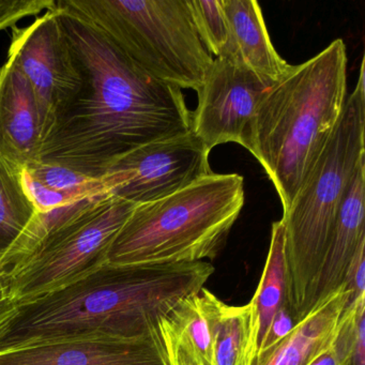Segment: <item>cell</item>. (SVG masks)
Here are the masks:
<instances>
[{
	"mask_svg": "<svg viewBox=\"0 0 365 365\" xmlns=\"http://www.w3.org/2000/svg\"><path fill=\"white\" fill-rule=\"evenodd\" d=\"M365 160L339 205L334 227L316 282L312 311L339 292L361 243L365 241Z\"/></svg>",
	"mask_w": 365,
	"mask_h": 365,
	"instance_id": "4fadbf2b",
	"label": "cell"
},
{
	"mask_svg": "<svg viewBox=\"0 0 365 365\" xmlns=\"http://www.w3.org/2000/svg\"><path fill=\"white\" fill-rule=\"evenodd\" d=\"M56 7L106 36L155 80L197 93L210 71L213 57L187 0H58Z\"/></svg>",
	"mask_w": 365,
	"mask_h": 365,
	"instance_id": "8992f818",
	"label": "cell"
},
{
	"mask_svg": "<svg viewBox=\"0 0 365 365\" xmlns=\"http://www.w3.org/2000/svg\"><path fill=\"white\" fill-rule=\"evenodd\" d=\"M245 200L242 176L211 173L168 197L138 205L115 237L108 262L181 264L213 259Z\"/></svg>",
	"mask_w": 365,
	"mask_h": 365,
	"instance_id": "5b68a950",
	"label": "cell"
},
{
	"mask_svg": "<svg viewBox=\"0 0 365 365\" xmlns=\"http://www.w3.org/2000/svg\"><path fill=\"white\" fill-rule=\"evenodd\" d=\"M7 61L25 76L35 93L44 140L59 110L74 97L81 85L56 6L29 26L14 27Z\"/></svg>",
	"mask_w": 365,
	"mask_h": 365,
	"instance_id": "9c48e42d",
	"label": "cell"
},
{
	"mask_svg": "<svg viewBox=\"0 0 365 365\" xmlns=\"http://www.w3.org/2000/svg\"><path fill=\"white\" fill-rule=\"evenodd\" d=\"M55 0H0V31L14 27L19 21L54 9Z\"/></svg>",
	"mask_w": 365,
	"mask_h": 365,
	"instance_id": "cb8c5ba5",
	"label": "cell"
},
{
	"mask_svg": "<svg viewBox=\"0 0 365 365\" xmlns=\"http://www.w3.org/2000/svg\"><path fill=\"white\" fill-rule=\"evenodd\" d=\"M347 302L343 288L298 322L250 365H309L332 346Z\"/></svg>",
	"mask_w": 365,
	"mask_h": 365,
	"instance_id": "9a60e30c",
	"label": "cell"
},
{
	"mask_svg": "<svg viewBox=\"0 0 365 365\" xmlns=\"http://www.w3.org/2000/svg\"><path fill=\"white\" fill-rule=\"evenodd\" d=\"M228 25V40L219 57L255 73L277 81L292 70L269 37L259 4L255 0H222Z\"/></svg>",
	"mask_w": 365,
	"mask_h": 365,
	"instance_id": "5bb4252c",
	"label": "cell"
},
{
	"mask_svg": "<svg viewBox=\"0 0 365 365\" xmlns=\"http://www.w3.org/2000/svg\"><path fill=\"white\" fill-rule=\"evenodd\" d=\"M364 61L354 91L341 116L282 222L289 303L300 322L312 312L316 282L322 269L348 185L365 160Z\"/></svg>",
	"mask_w": 365,
	"mask_h": 365,
	"instance_id": "277c9868",
	"label": "cell"
},
{
	"mask_svg": "<svg viewBox=\"0 0 365 365\" xmlns=\"http://www.w3.org/2000/svg\"><path fill=\"white\" fill-rule=\"evenodd\" d=\"M21 172L0 160V259L37 213L23 190Z\"/></svg>",
	"mask_w": 365,
	"mask_h": 365,
	"instance_id": "d6986e66",
	"label": "cell"
},
{
	"mask_svg": "<svg viewBox=\"0 0 365 365\" xmlns=\"http://www.w3.org/2000/svg\"><path fill=\"white\" fill-rule=\"evenodd\" d=\"M21 182L27 197L35 207L36 211L39 213L48 212L76 200H84L50 189L35 177L31 176L25 168L21 172Z\"/></svg>",
	"mask_w": 365,
	"mask_h": 365,
	"instance_id": "603a6c76",
	"label": "cell"
},
{
	"mask_svg": "<svg viewBox=\"0 0 365 365\" xmlns=\"http://www.w3.org/2000/svg\"><path fill=\"white\" fill-rule=\"evenodd\" d=\"M298 322L292 307L288 303L284 304L273 318L258 354L279 343L296 327Z\"/></svg>",
	"mask_w": 365,
	"mask_h": 365,
	"instance_id": "484cf974",
	"label": "cell"
},
{
	"mask_svg": "<svg viewBox=\"0 0 365 365\" xmlns=\"http://www.w3.org/2000/svg\"><path fill=\"white\" fill-rule=\"evenodd\" d=\"M43 125L35 93L11 63L0 68V160L23 170L41 161Z\"/></svg>",
	"mask_w": 365,
	"mask_h": 365,
	"instance_id": "7c38bea8",
	"label": "cell"
},
{
	"mask_svg": "<svg viewBox=\"0 0 365 365\" xmlns=\"http://www.w3.org/2000/svg\"><path fill=\"white\" fill-rule=\"evenodd\" d=\"M16 305L10 297L8 271L0 268V326L10 317Z\"/></svg>",
	"mask_w": 365,
	"mask_h": 365,
	"instance_id": "4316f807",
	"label": "cell"
},
{
	"mask_svg": "<svg viewBox=\"0 0 365 365\" xmlns=\"http://www.w3.org/2000/svg\"><path fill=\"white\" fill-rule=\"evenodd\" d=\"M275 83L243 66L215 57L197 91L191 131L209 153L225 143H237L247 149L256 108Z\"/></svg>",
	"mask_w": 365,
	"mask_h": 365,
	"instance_id": "30bf717a",
	"label": "cell"
},
{
	"mask_svg": "<svg viewBox=\"0 0 365 365\" xmlns=\"http://www.w3.org/2000/svg\"><path fill=\"white\" fill-rule=\"evenodd\" d=\"M332 348L337 365H365V298L344 309Z\"/></svg>",
	"mask_w": 365,
	"mask_h": 365,
	"instance_id": "44dd1931",
	"label": "cell"
},
{
	"mask_svg": "<svg viewBox=\"0 0 365 365\" xmlns=\"http://www.w3.org/2000/svg\"><path fill=\"white\" fill-rule=\"evenodd\" d=\"M198 297L208 327L211 365H245L251 319L250 304H226L205 288Z\"/></svg>",
	"mask_w": 365,
	"mask_h": 365,
	"instance_id": "ac0fdd59",
	"label": "cell"
},
{
	"mask_svg": "<svg viewBox=\"0 0 365 365\" xmlns=\"http://www.w3.org/2000/svg\"><path fill=\"white\" fill-rule=\"evenodd\" d=\"M135 205L116 196L98 198L8 271L16 304L61 289L108 262L115 237Z\"/></svg>",
	"mask_w": 365,
	"mask_h": 365,
	"instance_id": "52a82bcc",
	"label": "cell"
},
{
	"mask_svg": "<svg viewBox=\"0 0 365 365\" xmlns=\"http://www.w3.org/2000/svg\"><path fill=\"white\" fill-rule=\"evenodd\" d=\"M25 170L50 189L74 197H93L110 194L103 179L87 176L67 166L40 161Z\"/></svg>",
	"mask_w": 365,
	"mask_h": 365,
	"instance_id": "ffe728a7",
	"label": "cell"
},
{
	"mask_svg": "<svg viewBox=\"0 0 365 365\" xmlns=\"http://www.w3.org/2000/svg\"><path fill=\"white\" fill-rule=\"evenodd\" d=\"M209 153L191 131L134 149L113 163L101 178L110 195L135 206L148 204L211 174Z\"/></svg>",
	"mask_w": 365,
	"mask_h": 365,
	"instance_id": "ba28073f",
	"label": "cell"
},
{
	"mask_svg": "<svg viewBox=\"0 0 365 365\" xmlns=\"http://www.w3.org/2000/svg\"><path fill=\"white\" fill-rule=\"evenodd\" d=\"M347 51L336 39L292 70L260 100L247 150L258 160L288 210L347 99Z\"/></svg>",
	"mask_w": 365,
	"mask_h": 365,
	"instance_id": "3957f363",
	"label": "cell"
},
{
	"mask_svg": "<svg viewBox=\"0 0 365 365\" xmlns=\"http://www.w3.org/2000/svg\"><path fill=\"white\" fill-rule=\"evenodd\" d=\"M309 365H337L336 356L333 351L332 346Z\"/></svg>",
	"mask_w": 365,
	"mask_h": 365,
	"instance_id": "83f0119b",
	"label": "cell"
},
{
	"mask_svg": "<svg viewBox=\"0 0 365 365\" xmlns=\"http://www.w3.org/2000/svg\"><path fill=\"white\" fill-rule=\"evenodd\" d=\"M286 303L290 305L289 284L285 257V228L279 220L272 224L266 264L257 290L249 303L251 319L245 365L255 360L273 318Z\"/></svg>",
	"mask_w": 365,
	"mask_h": 365,
	"instance_id": "2e32d148",
	"label": "cell"
},
{
	"mask_svg": "<svg viewBox=\"0 0 365 365\" xmlns=\"http://www.w3.org/2000/svg\"><path fill=\"white\" fill-rule=\"evenodd\" d=\"M194 27L209 54L219 57L228 40V25L222 0H187Z\"/></svg>",
	"mask_w": 365,
	"mask_h": 365,
	"instance_id": "7402d4cb",
	"label": "cell"
},
{
	"mask_svg": "<svg viewBox=\"0 0 365 365\" xmlns=\"http://www.w3.org/2000/svg\"><path fill=\"white\" fill-rule=\"evenodd\" d=\"M365 241L361 243L350 264L344 281V292L347 294V302L345 309L352 307L358 303L362 298H365Z\"/></svg>",
	"mask_w": 365,
	"mask_h": 365,
	"instance_id": "d4e9b609",
	"label": "cell"
},
{
	"mask_svg": "<svg viewBox=\"0 0 365 365\" xmlns=\"http://www.w3.org/2000/svg\"><path fill=\"white\" fill-rule=\"evenodd\" d=\"M0 365H168L159 336L65 339L0 352Z\"/></svg>",
	"mask_w": 365,
	"mask_h": 365,
	"instance_id": "8fae6325",
	"label": "cell"
},
{
	"mask_svg": "<svg viewBox=\"0 0 365 365\" xmlns=\"http://www.w3.org/2000/svg\"><path fill=\"white\" fill-rule=\"evenodd\" d=\"M168 365H211L208 327L198 294L183 299L159 324Z\"/></svg>",
	"mask_w": 365,
	"mask_h": 365,
	"instance_id": "e0dca14e",
	"label": "cell"
},
{
	"mask_svg": "<svg viewBox=\"0 0 365 365\" xmlns=\"http://www.w3.org/2000/svg\"><path fill=\"white\" fill-rule=\"evenodd\" d=\"M213 271L205 262H106L61 289L18 303L0 326V352L86 337L159 336L162 318L200 294Z\"/></svg>",
	"mask_w": 365,
	"mask_h": 365,
	"instance_id": "7a4b0ae2",
	"label": "cell"
},
{
	"mask_svg": "<svg viewBox=\"0 0 365 365\" xmlns=\"http://www.w3.org/2000/svg\"><path fill=\"white\" fill-rule=\"evenodd\" d=\"M56 9L81 85L44 138L41 162L101 178L134 149L191 132L180 88L155 80L106 36Z\"/></svg>",
	"mask_w": 365,
	"mask_h": 365,
	"instance_id": "6da1fadb",
	"label": "cell"
}]
</instances>
